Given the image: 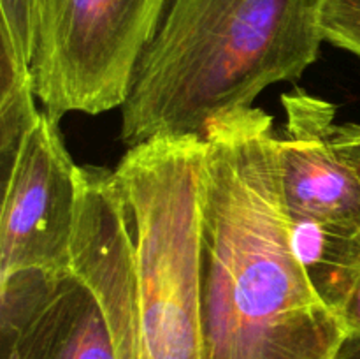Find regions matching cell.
Here are the masks:
<instances>
[{"label": "cell", "instance_id": "cell-1", "mask_svg": "<svg viewBox=\"0 0 360 359\" xmlns=\"http://www.w3.org/2000/svg\"><path fill=\"white\" fill-rule=\"evenodd\" d=\"M204 143V359H336L348 333L292 248L271 115L224 116Z\"/></svg>", "mask_w": 360, "mask_h": 359}, {"label": "cell", "instance_id": "cell-2", "mask_svg": "<svg viewBox=\"0 0 360 359\" xmlns=\"http://www.w3.org/2000/svg\"><path fill=\"white\" fill-rule=\"evenodd\" d=\"M326 0H171L122 106L129 148L160 137L206 139L316 60Z\"/></svg>", "mask_w": 360, "mask_h": 359}, {"label": "cell", "instance_id": "cell-3", "mask_svg": "<svg viewBox=\"0 0 360 359\" xmlns=\"http://www.w3.org/2000/svg\"><path fill=\"white\" fill-rule=\"evenodd\" d=\"M204 139L160 137L115 169L130 215L141 331L151 359H204Z\"/></svg>", "mask_w": 360, "mask_h": 359}, {"label": "cell", "instance_id": "cell-4", "mask_svg": "<svg viewBox=\"0 0 360 359\" xmlns=\"http://www.w3.org/2000/svg\"><path fill=\"white\" fill-rule=\"evenodd\" d=\"M171 0H37L35 95L67 113L122 108Z\"/></svg>", "mask_w": 360, "mask_h": 359}, {"label": "cell", "instance_id": "cell-5", "mask_svg": "<svg viewBox=\"0 0 360 359\" xmlns=\"http://www.w3.org/2000/svg\"><path fill=\"white\" fill-rule=\"evenodd\" d=\"M0 280L23 271L69 273L79 201V165L58 122L41 111L4 175Z\"/></svg>", "mask_w": 360, "mask_h": 359}, {"label": "cell", "instance_id": "cell-6", "mask_svg": "<svg viewBox=\"0 0 360 359\" xmlns=\"http://www.w3.org/2000/svg\"><path fill=\"white\" fill-rule=\"evenodd\" d=\"M281 104L278 168L287 213L360 229V123H336V106L302 88Z\"/></svg>", "mask_w": 360, "mask_h": 359}, {"label": "cell", "instance_id": "cell-7", "mask_svg": "<svg viewBox=\"0 0 360 359\" xmlns=\"http://www.w3.org/2000/svg\"><path fill=\"white\" fill-rule=\"evenodd\" d=\"M70 270L97 296L116 359H151L137 313L130 215L111 169L81 165Z\"/></svg>", "mask_w": 360, "mask_h": 359}, {"label": "cell", "instance_id": "cell-8", "mask_svg": "<svg viewBox=\"0 0 360 359\" xmlns=\"http://www.w3.org/2000/svg\"><path fill=\"white\" fill-rule=\"evenodd\" d=\"M0 334L4 359H116L104 310L72 270L0 280Z\"/></svg>", "mask_w": 360, "mask_h": 359}, {"label": "cell", "instance_id": "cell-9", "mask_svg": "<svg viewBox=\"0 0 360 359\" xmlns=\"http://www.w3.org/2000/svg\"><path fill=\"white\" fill-rule=\"evenodd\" d=\"M288 227L292 248L309 285L341 319L360 277V229L290 215Z\"/></svg>", "mask_w": 360, "mask_h": 359}, {"label": "cell", "instance_id": "cell-10", "mask_svg": "<svg viewBox=\"0 0 360 359\" xmlns=\"http://www.w3.org/2000/svg\"><path fill=\"white\" fill-rule=\"evenodd\" d=\"M32 69L21 63L6 46L0 53V155L4 175L9 169L25 134L41 111L35 108Z\"/></svg>", "mask_w": 360, "mask_h": 359}, {"label": "cell", "instance_id": "cell-11", "mask_svg": "<svg viewBox=\"0 0 360 359\" xmlns=\"http://www.w3.org/2000/svg\"><path fill=\"white\" fill-rule=\"evenodd\" d=\"M0 44L32 69L37 41V0H0Z\"/></svg>", "mask_w": 360, "mask_h": 359}, {"label": "cell", "instance_id": "cell-12", "mask_svg": "<svg viewBox=\"0 0 360 359\" xmlns=\"http://www.w3.org/2000/svg\"><path fill=\"white\" fill-rule=\"evenodd\" d=\"M322 32L327 42L360 58V0H326Z\"/></svg>", "mask_w": 360, "mask_h": 359}, {"label": "cell", "instance_id": "cell-13", "mask_svg": "<svg viewBox=\"0 0 360 359\" xmlns=\"http://www.w3.org/2000/svg\"><path fill=\"white\" fill-rule=\"evenodd\" d=\"M341 322L348 334H360V277L341 312Z\"/></svg>", "mask_w": 360, "mask_h": 359}, {"label": "cell", "instance_id": "cell-14", "mask_svg": "<svg viewBox=\"0 0 360 359\" xmlns=\"http://www.w3.org/2000/svg\"><path fill=\"white\" fill-rule=\"evenodd\" d=\"M336 359H360V334H348Z\"/></svg>", "mask_w": 360, "mask_h": 359}]
</instances>
